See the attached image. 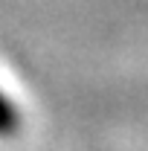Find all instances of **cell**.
<instances>
[{"mask_svg":"<svg viewBox=\"0 0 148 151\" xmlns=\"http://www.w3.org/2000/svg\"><path fill=\"white\" fill-rule=\"evenodd\" d=\"M20 131V111L9 96L0 90V139H9Z\"/></svg>","mask_w":148,"mask_h":151,"instance_id":"cell-1","label":"cell"}]
</instances>
